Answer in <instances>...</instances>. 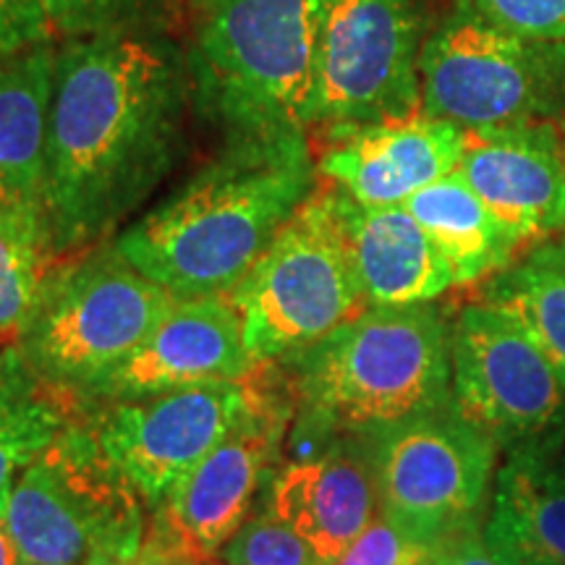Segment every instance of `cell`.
I'll use <instances>...</instances> for the list:
<instances>
[{
    "label": "cell",
    "mask_w": 565,
    "mask_h": 565,
    "mask_svg": "<svg viewBox=\"0 0 565 565\" xmlns=\"http://www.w3.org/2000/svg\"><path fill=\"white\" fill-rule=\"evenodd\" d=\"M192 103L175 42L134 26L66 40L45 154V215L63 257L108 236L173 171Z\"/></svg>",
    "instance_id": "6da1fadb"
},
{
    "label": "cell",
    "mask_w": 565,
    "mask_h": 565,
    "mask_svg": "<svg viewBox=\"0 0 565 565\" xmlns=\"http://www.w3.org/2000/svg\"><path fill=\"white\" fill-rule=\"evenodd\" d=\"M312 194L307 131L228 139L215 160L113 246L175 299L225 296Z\"/></svg>",
    "instance_id": "7a4b0ae2"
},
{
    "label": "cell",
    "mask_w": 565,
    "mask_h": 565,
    "mask_svg": "<svg viewBox=\"0 0 565 565\" xmlns=\"http://www.w3.org/2000/svg\"><path fill=\"white\" fill-rule=\"evenodd\" d=\"M282 362L303 419L330 433L372 437L454 404L450 324L433 303H372Z\"/></svg>",
    "instance_id": "3957f363"
},
{
    "label": "cell",
    "mask_w": 565,
    "mask_h": 565,
    "mask_svg": "<svg viewBox=\"0 0 565 565\" xmlns=\"http://www.w3.org/2000/svg\"><path fill=\"white\" fill-rule=\"evenodd\" d=\"M322 0H196L194 105L225 139L307 131Z\"/></svg>",
    "instance_id": "277c9868"
},
{
    "label": "cell",
    "mask_w": 565,
    "mask_h": 565,
    "mask_svg": "<svg viewBox=\"0 0 565 565\" xmlns=\"http://www.w3.org/2000/svg\"><path fill=\"white\" fill-rule=\"evenodd\" d=\"M141 500L79 419L13 482L0 521L26 565H89L139 553L152 526Z\"/></svg>",
    "instance_id": "5b68a950"
},
{
    "label": "cell",
    "mask_w": 565,
    "mask_h": 565,
    "mask_svg": "<svg viewBox=\"0 0 565 565\" xmlns=\"http://www.w3.org/2000/svg\"><path fill=\"white\" fill-rule=\"evenodd\" d=\"M225 296L263 364L322 341L372 307L353 267L335 189L309 196Z\"/></svg>",
    "instance_id": "8992f818"
},
{
    "label": "cell",
    "mask_w": 565,
    "mask_h": 565,
    "mask_svg": "<svg viewBox=\"0 0 565 565\" xmlns=\"http://www.w3.org/2000/svg\"><path fill=\"white\" fill-rule=\"evenodd\" d=\"M419 74L422 113L463 131L565 118V42L503 32L458 3L424 42Z\"/></svg>",
    "instance_id": "52a82bcc"
},
{
    "label": "cell",
    "mask_w": 565,
    "mask_h": 565,
    "mask_svg": "<svg viewBox=\"0 0 565 565\" xmlns=\"http://www.w3.org/2000/svg\"><path fill=\"white\" fill-rule=\"evenodd\" d=\"M173 301L116 246L89 252L61 267L17 345L45 377L89 395L147 341Z\"/></svg>",
    "instance_id": "ba28073f"
},
{
    "label": "cell",
    "mask_w": 565,
    "mask_h": 565,
    "mask_svg": "<svg viewBox=\"0 0 565 565\" xmlns=\"http://www.w3.org/2000/svg\"><path fill=\"white\" fill-rule=\"evenodd\" d=\"M422 0H322L309 126L335 134L422 113Z\"/></svg>",
    "instance_id": "9c48e42d"
},
{
    "label": "cell",
    "mask_w": 565,
    "mask_h": 565,
    "mask_svg": "<svg viewBox=\"0 0 565 565\" xmlns=\"http://www.w3.org/2000/svg\"><path fill=\"white\" fill-rule=\"evenodd\" d=\"M380 513L437 547L477 529L494 484L498 443L454 404L372 435Z\"/></svg>",
    "instance_id": "30bf717a"
},
{
    "label": "cell",
    "mask_w": 565,
    "mask_h": 565,
    "mask_svg": "<svg viewBox=\"0 0 565 565\" xmlns=\"http://www.w3.org/2000/svg\"><path fill=\"white\" fill-rule=\"evenodd\" d=\"M454 408L498 448L550 443L565 427V385L524 330L487 303L450 328Z\"/></svg>",
    "instance_id": "8fae6325"
},
{
    "label": "cell",
    "mask_w": 565,
    "mask_h": 565,
    "mask_svg": "<svg viewBox=\"0 0 565 565\" xmlns=\"http://www.w3.org/2000/svg\"><path fill=\"white\" fill-rule=\"evenodd\" d=\"M249 380L207 383L116 401L92 424L110 461L150 505L265 401Z\"/></svg>",
    "instance_id": "7c38bea8"
},
{
    "label": "cell",
    "mask_w": 565,
    "mask_h": 565,
    "mask_svg": "<svg viewBox=\"0 0 565 565\" xmlns=\"http://www.w3.org/2000/svg\"><path fill=\"white\" fill-rule=\"evenodd\" d=\"M259 366L228 296L175 299L147 341L89 395L129 401L192 385L238 383Z\"/></svg>",
    "instance_id": "4fadbf2b"
},
{
    "label": "cell",
    "mask_w": 565,
    "mask_h": 565,
    "mask_svg": "<svg viewBox=\"0 0 565 565\" xmlns=\"http://www.w3.org/2000/svg\"><path fill=\"white\" fill-rule=\"evenodd\" d=\"M456 171L526 249L565 228L561 126L469 131Z\"/></svg>",
    "instance_id": "5bb4252c"
},
{
    "label": "cell",
    "mask_w": 565,
    "mask_h": 565,
    "mask_svg": "<svg viewBox=\"0 0 565 565\" xmlns=\"http://www.w3.org/2000/svg\"><path fill=\"white\" fill-rule=\"evenodd\" d=\"M282 424L286 416L275 412L265 395L263 404L168 492L162 519L186 553L215 561L225 542L249 519Z\"/></svg>",
    "instance_id": "9a60e30c"
},
{
    "label": "cell",
    "mask_w": 565,
    "mask_h": 565,
    "mask_svg": "<svg viewBox=\"0 0 565 565\" xmlns=\"http://www.w3.org/2000/svg\"><path fill=\"white\" fill-rule=\"evenodd\" d=\"M335 137V145L320 158L324 179L366 207H398L424 186L456 171L469 131L416 113L412 118L362 126Z\"/></svg>",
    "instance_id": "2e32d148"
},
{
    "label": "cell",
    "mask_w": 565,
    "mask_h": 565,
    "mask_svg": "<svg viewBox=\"0 0 565 565\" xmlns=\"http://www.w3.org/2000/svg\"><path fill=\"white\" fill-rule=\"evenodd\" d=\"M335 204L366 301L412 307L456 286L450 265L404 204L366 207L341 189H335Z\"/></svg>",
    "instance_id": "e0dca14e"
},
{
    "label": "cell",
    "mask_w": 565,
    "mask_h": 565,
    "mask_svg": "<svg viewBox=\"0 0 565 565\" xmlns=\"http://www.w3.org/2000/svg\"><path fill=\"white\" fill-rule=\"evenodd\" d=\"M270 511L330 565L380 515L372 461L333 450L286 463L273 477Z\"/></svg>",
    "instance_id": "ac0fdd59"
},
{
    "label": "cell",
    "mask_w": 565,
    "mask_h": 565,
    "mask_svg": "<svg viewBox=\"0 0 565 565\" xmlns=\"http://www.w3.org/2000/svg\"><path fill=\"white\" fill-rule=\"evenodd\" d=\"M557 437L505 450L494 475L482 534L511 565H565V471L555 456Z\"/></svg>",
    "instance_id": "d6986e66"
},
{
    "label": "cell",
    "mask_w": 565,
    "mask_h": 565,
    "mask_svg": "<svg viewBox=\"0 0 565 565\" xmlns=\"http://www.w3.org/2000/svg\"><path fill=\"white\" fill-rule=\"evenodd\" d=\"M55 53L45 42L0 63V215H45Z\"/></svg>",
    "instance_id": "ffe728a7"
},
{
    "label": "cell",
    "mask_w": 565,
    "mask_h": 565,
    "mask_svg": "<svg viewBox=\"0 0 565 565\" xmlns=\"http://www.w3.org/2000/svg\"><path fill=\"white\" fill-rule=\"evenodd\" d=\"M82 395L45 377L17 343L0 349V511L13 482L79 422Z\"/></svg>",
    "instance_id": "44dd1931"
},
{
    "label": "cell",
    "mask_w": 565,
    "mask_h": 565,
    "mask_svg": "<svg viewBox=\"0 0 565 565\" xmlns=\"http://www.w3.org/2000/svg\"><path fill=\"white\" fill-rule=\"evenodd\" d=\"M404 207L440 249L456 286L492 278L526 249L471 192L458 171L408 196Z\"/></svg>",
    "instance_id": "7402d4cb"
},
{
    "label": "cell",
    "mask_w": 565,
    "mask_h": 565,
    "mask_svg": "<svg viewBox=\"0 0 565 565\" xmlns=\"http://www.w3.org/2000/svg\"><path fill=\"white\" fill-rule=\"evenodd\" d=\"M482 303L519 324L565 385V236L532 244L487 278Z\"/></svg>",
    "instance_id": "603a6c76"
},
{
    "label": "cell",
    "mask_w": 565,
    "mask_h": 565,
    "mask_svg": "<svg viewBox=\"0 0 565 565\" xmlns=\"http://www.w3.org/2000/svg\"><path fill=\"white\" fill-rule=\"evenodd\" d=\"M63 257L45 215H0V341L17 343L61 267Z\"/></svg>",
    "instance_id": "cb8c5ba5"
},
{
    "label": "cell",
    "mask_w": 565,
    "mask_h": 565,
    "mask_svg": "<svg viewBox=\"0 0 565 565\" xmlns=\"http://www.w3.org/2000/svg\"><path fill=\"white\" fill-rule=\"evenodd\" d=\"M215 561L221 565H328L273 511L249 515Z\"/></svg>",
    "instance_id": "d4e9b609"
},
{
    "label": "cell",
    "mask_w": 565,
    "mask_h": 565,
    "mask_svg": "<svg viewBox=\"0 0 565 565\" xmlns=\"http://www.w3.org/2000/svg\"><path fill=\"white\" fill-rule=\"evenodd\" d=\"M458 6L519 38L565 42V0H458Z\"/></svg>",
    "instance_id": "484cf974"
},
{
    "label": "cell",
    "mask_w": 565,
    "mask_h": 565,
    "mask_svg": "<svg viewBox=\"0 0 565 565\" xmlns=\"http://www.w3.org/2000/svg\"><path fill=\"white\" fill-rule=\"evenodd\" d=\"M433 553L380 513L330 565H427Z\"/></svg>",
    "instance_id": "4316f807"
},
{
    "label": "cell",
    "mask_w": 565,
    "mask_h": 565,
    "mask_svg": "<svg viewBox=\"0 0 565 565\" xmlns=\"http://www.w3.org/2000/svg\"><path fill=\"white\" fill-rule=\"evenodd\" d=\"M152 0H47L55 34L66 40L134 26Z\"/></svg>",
    "instance_id": "83f0119b"
},
{
    "label": "cell",
    "mask_w": 565,
    "mask_h": 565,
    "mask_svg": "<svg viewBox=\"0 0 565 565\" xmlns=\"http://www.w3.org/2000/svg\"><path fill=\"white\" fill-rule=\"evenodd\" d=\"M47 0H0V63L53 40Z\"/></svg>",
    "instance_id": "f1b7e54d"
},
{
    "label": "cell",
    "mask_w": 565,
    "mask_h": 565,
    "mask_svg": "<svg viewBox=\"0 0 565 565\" xmlns=\"http://www.w3.org/2000/svg\"><path fill=\"white\" fill-rule=\"evenodd\" d=\"M429 565H511L503 561L494 550L484 542V534L477 529L461 532L450 540H445L443 545L435 547Z\"/></svg>",
    "instance_id": "f546056e"
},
{
    "label": "cell",
    "mask_w": 565,
    "mask_h": 565,
    "mask_svg": "<svg viewBox=\"0 0 565 565\" xmlns=\"http://www.w3.org/2000/svg\"><path fill=\"white\" fill-rule=\"evenodd\" d=\"M179 540L171 532V526L162 519V526L152 524L150 534H147L145 545L137 555L129 557H103V561H92L89 565H166L175 550H179Z\"/></svg>",
    "instance_id": "4dcf8cb0"
},
{
    "label": "cell",
    "mask_w": 565,
    "mask_h": 565,
    "mask_svg": "<svg viewBox=\"0 0 565 565\" xmlns=\"http://www.w3.org/2000/svg\"><path fill=\"white\" fill-rule=\"evenodd\" d=\"M0 565H26V561L19 553L17 542H13L11 534L6 532L3 521H0Z\"/></svg>",
    "instance_id": "1f68e13d"
},
{
    "label": "cell",
    "mask_w": 565,
    "mask_h": 565,
    "mask_svg": "<svg viewBox=\"0 0 565 565\" xmlns=\"http://www.w3.org/2000/svg\"><path fill=\"white\" fill-rule=\"evenodd\" d=\"M166 565H210V561H202V557H196L192 553H186L183 547H179L171 557H168Z\"/></svg>",
    "instance_id": "d6a6232c"
},
{
    "label": "cell",
    "mask_w": 565,
    "mask_h": 565,
    "mask_svg": "<svg viewBox=\"0 0 565 565\" xmlns=\"http://www.w3.org/2000/svg\"><path fill=\"white\" fill-rule=\"evenodd\" d=\"M555 456H557V463H561V466H563V471H565V427H563L561 437H557V445H555Z\"/></svg>",
    "instance_id": "836d02e7"
},
{
    "label": "cell",
    "mask_w": 565,
    "mask_h": 565,
    "mask_svg": "<svg viewBox=\"0 0 565 565\" xmlns=\"http://www.w3.org/2000/svg\"><path fill=\"white\" fill-rule=\"evenodd\" d=\"M561 134H563V145H565V118L561 121Z\"/></svg>",
    "instance_id": "e575fe53"
},
{
    "label": "cell",
    "mask_w": 565,
    "mask_h": 565,
    "mask_svg": "<svg viewBox=\"0 0 565 565\" xmlns=\"http://www.w3.org/2000/svg\"><path fill=\"white\" fill-rule=\"evenodd\" d=\"M0 349H3V341H0Z\"/></svg>",
    "instance_id": "d590c367"
},
{
    "label": "cell",
    "mask_w": 565,
    "mask_h": 565,
    "mask_svg": "<svg viewBox=\"0 0 565 565\" xmlns=\"http://www.w3.org/2000/svg\"><path fill=\"white\" fill-rule=\"evenodd\" d=\"M427 565H429V563H427Z\"/></svg>",
    "instance_id": "8d00e7d4"
}]
</instances>
